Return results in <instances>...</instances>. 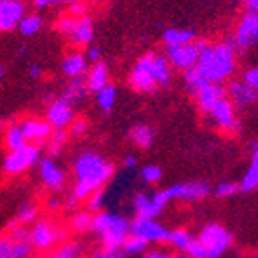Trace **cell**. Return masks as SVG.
Returning a JSON list of instances; mask_svg holds the SVG:
<instances>
[{"instance_id":"cell-1","label":"cell","mask_w":258,"mask_h":258,"mask_svg":"<svg viewBox=\"0 0 258 258\" xmlns=\"http://www.w3.org/2000/svg\"><path fill=\"white\" fill-rule=\"evenodd\" d=\"M74 172V186L71 189V195L65 201V206L76 208L78 203L91 197L94 191L103 189V186L112 179L116 166L103 155L96 152L85 150L78 155L73 164Z\"/></svg>"},{"instance_id":"cell-2","label":"cell","mask_w":258,"mask_h":258,"mask_svg":"<svg viewBox=\"0 0 258 258\" xmlns=\"http://www.w3.org/2000/svg\"><path fill=\"white\" fill-rule=\"evenodd\" d=\"M237 49L233 47L231 42L206 43L195 69L208 82L224 83L228 82L237 69Z\"/></svg>"},{"instance_id":"cell-3","label":"cell","mask_w":258,"mask_h":258,"mask_svg":"<svg viewBox=\"0 0 258 258\" xmlns=\"http://www.w3.org/2000/svg\"><path fill=\"white\" fill-rule=\"evenodd\" d=\"M92 231L98 235L103 251L119 253L123 251V245L132 233V222L112 211H98L92 220Z\"/></svg>"},{"instance_id":"cell-4","label":"cell","mask_w":258,"mask_h":258,"mask_svg":"<svg viewBox=\"0 0 258 258\" xmlns=\"http://www.w3.org/2000/svg\"><path fill=\"white\" fill-rule=\"evenodd\" d=\"M40 148L36 145H26V147L18 148V150H8L4 155V163L2 170L8 177H18L26 173L27 170L40 163Z\"/></svg>"},{"instance_id":"cell-5","label":"cell","mask_w":258,"mask_h":258,"mask_svg":"<svg viewBox=\"0 0 258 258\" xmlns=\"http://www.w3.org/2000/svg\"><path fill=\"white\" fill-rule=\"evenodd\" d=\"M199 240L203 242V245L208 249L210 258H220L226 254L233 245V235L224 228L222 224L211 222L206 224L201 233H199Z\"/></svg>"},{"instance_id":"cell-6","label":"cell","mask_w":258,"mask_h":258,"mask_svg":"<svg viewBox=\"0 0 258 258\" xmlns=\"http://www.w3.org/2000/svg\"><path fill=\"white\" fill-rule=\"evenodd\" d=\"M229 42L233 43V47L237 49V52H247L256 47L258 45V13L245 11V13L238 18Z\"/></svg>"},{"instance_id":"cell-7","label":"cell","mask_w":258,"mask_h":258,"mask_svg":"<svg viewBox=\"0 0 258 258\" xmlns=\"http://www.w3.org/2000/svg\"><path fill=\"white\" fill-rule=\"evenodd\" d=\"M170 195L166 188L154 191V194H136L132 201V208L136 217L139 219H157L170 204Z\"/></svg>"},{"instance_id":"cell-8","label":"cell","mask_w":258,"mask_h":258,"mask_svg":"<svg viewBox=\"0 0 258 258\" xmlns=\"http://www.w3.org/2000/svg\"><path fill=\"white\" fill-rule=\"evenodd\" d=\"M206 43L208 42H204V40H199V42L195 40V42L179 45V47H166V56L173 69L181 71L184 74L197 67L199 60H201V52L206 47Z\"/></svg>"},{"instance_id":"cell-9","label":"cell","mask_w":258,"mask_h":258,"mask_svg":"<svg viewBox=\"0 0 258 258\" xmlns=\"http://www.w3.org/2000/svg\"><path fill=\"white\" fill-rule=\"evenodd\" d=\"M237 110L238 108L235 107V103L226 96V98H222L219 103L215 105V108L210 112L208 117L213 121V125H215L220 132L233 136V134H237L238 128H240V121H238Z\"/></svg>"},{"instance_id":"cell-10","label":"cell","mask_w":258,"mask_h":258,"mask_svg":"<svg viewBox=\"0 0 258 258\" xmlns=\"http://www.w3.org/2000/svg\"><path fill=\"white\" fill-rule=\"evenodd\" d=\"M65 238V231L60 229L56 224H52L51 220H38L33 224V228L29 231V240L33 244L35 249L47 251L52 245H56L58 242H61Z\"/></svg>"},{"instance_id":"cell-11","label":"cell","mask_w":258,"mask_h":258,"mask_svg":"<svg viewBox=\"0 0 258 258\" xmlns=\"http://www.w3.org/2000/svg\"><path fill=\"white\" fill-rule=\"evenodd\" d=\"M166 191L172 201L199 203V201H204L213 189H211V186L206 181H189L170 186V188H166Z\"/></svg>"},{"instance_id":"cell-12","label":"cell","mask_w":258,"mask_h":258,"mask_svg":"<svg viewBox=\"0 0 258 258\" xmlns=\"http://www.w3.org/2000/svg\"><path fill=\"white\" fill-rule=\"evenodd\" d=\"M170 231L166 226L155 219H136L132 220V233L139 235L141 238L148 242V244H168L170 240Z\"/></svg>"},{"instance_id":"cell-13","label":"cell","mask_w":258,"mask_h":258,"mask_svg":"<svg viewBox=\"0 0 258 258\" xmlns=\"http://www.w3.org/2000/svg\"><path fill=\"white\" fill-rule=\"evenodd\" d=\"M26 15L27 6L24 0H0V29L4 33L18 29Z\"/></svg>"},{"instance_id":"cell-14","label":"cell","mask_w":258,"mask_h":258,"mask_svg":"<svg viewBox=\"0 0 258 258\" xmlns=\"http://www.w3.org/2000/svg\"><path fill=\"white\" fill-rule=\"evenodd\" d=\"M36 166H38L40 181H42V184L45 188L52 189V191H61L65 188V172L51 155L49 157H42Z\"/></svg>"},{"instance_id":"cell-15","label":"cell","mask_w":258,"mask_h":258,"mask_svg":"<svg viewBox=\"0 0 258 258\" xmlns=\"http://www.w3.org/2000/svg\"><path fill=\"white\" fill-rule=\"evenodd\" d=\"M45 119L49 121L52 125V128L58 130V128H67L71 126L76 117H74V108L73 103H71L69 99H65L63 96L58 99H54L52 103H49L47 110H45Z\"/></svg>"},{"instance_id":"cell-16","label":"cell","mask_w":258,"mask_h":258,"mask_svg":"<svg viewBox=\"0 0 258 258\" xmlns=\"http://www.w3.org/2000/svg\"><path fill=\"white\" fill-rule=\"evenodd\" d=\"M145 63H147L148 71H150L152 78L155 80L157 87H166L168 83L172 82V63L168 60L166 54H161V52H147V54L141 56Z\"/></svg>"},{"instance_id":"cell-17","label":"cell","mask_w":258,"mask_h":258,"mask_svg":"<svg viewBox=\"0 0 258 258\" xmlns=\"http://www.w3.org/2000/svg\"><path fill=\"white\" fill-rule=\"evenodd\" d=\"M22 126H24L27 141L31 145H36V147L47 145L49 138L54 132L51 123L47 119H40V117H27V119L22 121Z\"/></svg>"},{"instance_id":"cell-18","label":"cell","mask_w":258,"mask_h":258,"mask_svg":"<svg viewBox=\"0 0 258 258\" xmlns=\"http://www.w3.org/2000/svg\"><path fill=\"white\" fill-rule=\"evenodd\" d=\"M226 91H228V98L235 103V107H237L238 110L253 107L258 101V91L247 85L244 80H235V82H231L226 87Z\"/></svg>"},{"instance_id":"cell-19","label":"cell","mask_w":258,"mask_h":258,"mask_svg":"<svg viewBox=\"0 0 258 258\" xmlns=\"http://www.w3.org/2000/svg\"><path fill=\"white\" fill-rule=\"evenodd\" d=\"M228 96V91L222 87V83H206V85L194 96L195 103H197L199 110L210 116V112L215 108V105L220 99Z\"/></svg>"},{"instance_id":"cell-20","label":"cell","mask_w":258,"mask_h":258,"mask_svg":"<svg viewBox=\"0 0 258 258\" xmlns=\"http://www.w3.org/2000/svg\"><path fill=\"white\" fill-rule=\"evenodd\" d=\"M128 83L136 92H143V94H150L157 89V83L155 80L152 78L150 71H148L147 63L143 58H139L136 61V65L132 67L130 71V76H128Z\"/></svg>"},{"instance_id":"cell-21","label":"cell","mask_w":258,"mask_h":258,"mask_svg":"<svg viewBox=\"0 0 258 258\" xmlns=\"http://www.w3.org/2000/svg\"><path fill=\"white\" fill-rule=\"evenodd\" d=\"M89 63L91 61L87 60L85 52L76 49V51H71L63 56V60H61V73L69 80H80V78L87 76V73L91 69Z\"/></svg>"},{"instance_id":"cell-22","label":"cell","mask_w":258,"mask_h":258,"mask_svg":"<svg viewBox=\"0 0 258 258\" xmlns=\"http://www.w3.org/2000/svg\"><path fill=\"white\" fill-rule=\"evenodd\" d=\"M92 38H94V22L87 15V17H82L76 20V26H74L67 42H71L73 47L82 49V47H89Z\"/></svg>"},{"instance_id":"cell-23","label":"cell","mask_w":258,"mask_h":258,"mask_svg":"<svg viewBox=\"0 0 258 258\" xmlns=\"http://www.w3.org/2000/svg\"><path fill=\"white\" fill-rule=\"evenodd\" d=\"M31 240H18L4 235L0 240V258H26L31 253Z\"/></svg>"},{"instance_id":"cell-24","label":"cell","mask_w":258,"mask_h":258,"mask_svg":"<svg viewBox=\"0 0 258 258\" xmlns=\"http://www.w3.org/2000/svg\"><path fill=\"white\" fill-rule=\"evenodd\" d=\"M108 80H110V73H108L107 63L98 61V63H92V67L89 69L85 83H87V87H89V92L98 94L101 89H105V87L110 83Z\"/></svg>"},{"instance_id":"cell-25","label":"cell","mask_w":258,"mask_h":258,"mask_svg":"<svg viewBox=\"0 0 258 258\" xmlns=\"http://www.w3.org/2000/svg\"><path fill=\"white\" fill-rule=\"evenodd\" d=\"M197 40L194 29H182V27H168L163 33V43L164 47H179L186 45Z\"/></svg>"},{"instance_id":"cell-26","label":"cell","mask_w":258,"mask_h":258,"mask_svg":"<svg viewBox=\"0 0 258 258\" xmlns=\"http://www.w3.org/2000/svg\"><path fill=\"white\" fill-rule=\"evenodd\" d=\"M240 188L242 191H253L258 188V141L251 147V159L240 179Z\"/></svg>"},{"instance_id":"cell-27","label":"cell","mask_w":258,"mask_h":258,"mask_svg":"<svg viewBox=\"0 0 258 258\" xmlns=\"http://www.w3.org/2000/svg\"><path fill=\"white\" fill-rule=\"evenodd\" d=\"M4 145L8 150H18V148L29 145L26 138V132H24V126L22 123H9L4 130Z\"/></svg>"},{"instance_id":"cell-28","label":"cell","mask_w":258,"mask_h":258,"mask_svg":"<svg viewBox=\"0 0 258 258\" xmlns=\"http://www.w3.org/2000/svg\"><path fill=\"white\" fill-rule=\"evenodd\" d=\"M130 141L136 145V147L143 148V150H148V148L154 145V139H155V134H154V128L148 125H136L132 126L128 134Z\"/></svg>"},{"instance_id":"cell-29","label":"cell","mask_w":258,"mask_h":258,"mask_svg":"<svg viewBox=\"0 0 258 258\" xmlns=\"http://www.w3.org/2000/svg\"><path fill=\"white\" fill-rule=\"evenodd\" d=\"M43 27V17L40 13H31L26 15L24 20L20 22V26H18V31H20L22 36H26V38H31V36L38 35L40 31Z\"/></svg>"},{"instance_id":"cell-30","label":"cell","mask_w":258,"mask_h":258,"mask_svg":"<svg viewBox=\"0 0 258 258\" xmlns=\"http://www.w3.org/2000/svg\"><path fill=\"white\" fill-rule=\"evenodd\" d=\"M195 237H191V233L184 228H177L170 231V240L168 244L172 245L173 249L179 251V253H186V249L189 247V244L194 242Z\"/></svg>"},{"instance_id":"cell-31","label":"cell","mask_w":258,"mask_h":258,"mask_svg":"<svg viewBox=\"0 0 258 258\" xmlns=\"http://www.w3.org/2000/svg\"><path fill=\"white\" fill-rule=\"evenodd\" d=\"M83 245L76 240H65L61 242L51 254V258H82Z\"/></svg>"},{"instance_id":"cell-32","label":"cell","mask_w":258,"mask_h":258,"mask_svg":"<svg viewBox=\"0 0 258 258\" xmlns=\"http://www.w3.org/2000/svg\"><path fill=\"white\" fill-rule=\"evenodd\" d=\"M87 92H89V87H87V83L80 78V80H73L69 85L65 87V91L61 96H63L65 99H69L71 103L74 105V103H78V101H82L87 96Z\"/></svg>"},{"instance_id":"cell-33","label":"cell","mask_w":258,"mask_h":258,"mask_svg":"<svg viewBox=\"0 0 258 258\" xmlns=\"http://www.w3.org/2000/svg\"><path fill=\"white\" fill-rule=\"evenodd\" d=\"M116 99H117V89L114 85H110V83L96 94V103H98V107L103 112H110L114 108V105H116Z\"/></svg>"},{"instance_id":"cell-34","label":"cell","mask_w":258,"mask_h":258,"mask_svg":"<svg viewBox=\"0 0 258 258\" xmlns=\"http://www.w3.org/2000/svg\"><path fill=\"white\" fill-rule=\"evenodd\" d=\"M92 220H94V215H91V211H76L71 217V229L76 233L92 231Z\"/></svg>"},{"instance_id":"cell-35","label":"cell","mask_w":258,"mask_h":258,"mask_svg":"<svg viewBox=\"0 0 258 258\" xmlns=\"http://www.w3.org/2000/svg\"><path fill=\"white\" fill-rule=\"evenodd\" d=\"M71 136H69V132L67 130H63V128H58V130H54L52 132V136L49 138V141H47V150H49V155H60L61 154V150H63V147L67 145V139H69Z\"/></svg>"},{"instance_id":"cell-36","label":"cell","mask_w":258,"mask_h":258,"mask_svg":"<svg viewBox=\"0 0 258 258\" xmlns=\"http://www.w3.org/2000/svg\"><path fill=\"white\" fill-rule=\"evenodd\" d=\"M145 251H148V242L139 237V235H136V233H130L125 245H123V253L136 256V254H143Z\"/></svg>"},{"instance_id":"cell-37","label":"cell","mask_w":258,"mask_h":258,"mask_svg":"<svg viewBox=\"0 0 258 258\" xmlns=\"http://www.w3.org/2000/svg\"><path fill=\"white\" fill-rule=\"evenodd\" d=\"M38 206L33 203H26L22 204L20 208H18V213H17V220L20 224H24V226H27V224H35L38 222Z\"/></svg>"},{"instance_id":"cell-38","label":"cell","mask_w":258,"mask_h":258,"mask_svg":"<svg viewBox=\"0 0 258 258\" xmlns=\"http://www.w3.org/2000/svg\"><path fill=\"white\" fill-rule=\"evenodd\" d=\"M215 195L219 199H228V197H233V195H237L238 191H242L240 188V182H233V181H224V182H219V184L213 188Z\"/></svg>"},{"instance_id":"cell-39","label":"cell","mask_w":258,"mask_h":258,"mask_svg":"<svg viewBox=\"0 0 258 258\" xmlns=\"http://www.w3.org/2000/svg\"><path fill=\"white\" fill-rule=\"evenodd\" d=\"M141 179L143 182L154 186L157 182H161V179H163V170L159 166H155V164H147V166L141 168Z\"/></svg>"},{"instance_id":"cell-40","label":"cell","mask_w":258,"mask_h":258,"mask_svg":"<svg viewBox=\"0 0 258 258\" xmlns=\"http://www.w3.org/2000/svg\"><path fill=\"white\" fill-rule=\"evenodd\" d=\"M87 201H89V210L98 213V211H103V206L107 204V194H105V189H98Z\"/></svg>"},{"instance_id":"cell-41","label":"cell","mask_w":258,"mask_h":258,"mask_svg":"<svg viewBox=\"0 0 258 258\" xmlns=\"http://www.w3.org/2000/svg\"><path fill=\"white\" fill-rule=\"evenodd\" d=\"M87 130H89V123H87L83 117H76L69 126V136L73 139H80L85 136Z\"/></svg>"},{"instance_id":"cell-42","label":"cell","mask_w":258,"mask_h":258,"mask_svg":"<svg viewBox=\"0 0 258 258\" xmlns=\"http://www.w3.org/2000/svg\"><path fill=\"white\" fill-rule=\"evenodd\" d=\"M242 80L249 87H253V89L258 91V65H253L249 69H245L244 73H242Z\"/></svg>"},{"instance_id":"cell-43","label":"cell","mask_w":258,"mask_h":258,"mask_svg":"<svg viewBox=\"0 0 258 258\" xmlns=\"http://www.w3.org/2000/svg\"><path fill=\"white\" fill-rule=\"evenodd\" d=\"M87 9H89L87 2H74V4L69 6V15H73L76 18L87 17Z\"/></svg>"},{"instance_id":"cell-44","label":"cell","mask_w":258,"mask_h":258,"mask_svg":"<svg viewBox=\"0 0 258 258\" xmlns=\"http://www.w3.org/2000/svg\"><path fill=\"white\" fill-rule=\"evenodd\" d=\"M85 54H87V60L91 61V63H98V61H101V51H99V47H96V45L87 47Z\"/></svg>"},{"instance_id":"cell-45","label":"cell","mask_w":258,"mask_h":258,"mask_svg":"<svg viewBox=\"0 0 258 258\" xmlns=\"http://www.w3.org/2000/svg\"><path fill=\"white\" fill-rule=\"evenodd\" d=\"M141 258H173V254L166 253L163 249H148L141 254Z\"/></svg>"},{"instance_id":"cell-46","label":"cell","mask_w":258,"mask_h":258,"mask_svg":"<svg viewBox=\"0 0 258 258\" xmlns=\"http://www.w3.org/2000/svg\"><path fill=\"white\" fill-rule=\"evenodd\" d=\"M29 2L35 6V9H38V11H42V9H49L51 6H54L52 0H29Z\"/></svg>"},{"instance_id":"cell-47","label":"cell","mask_w":258,"mask_h":258,"mask_svg":"<svg viewBox=\"0 0 258 258\" xmlns=\"http://www.w3.org/2000/svg\"><path fill=\"white\" fill-rule=\"evenodd\" d=\"M242 6H244L245 11L258 13V0H242Z\"/></svg>"},{"instance_id":"cell-48","label":"cell","mask_w":258,"mask_h":258,"mask_svg":"<svg viewBox=\"0 0 258 258\" xmlns=\"http://www.w3.org/2000/svg\"><path fill=\"white\" fill-rule=\"evenodd\" d=\"M123 164H125V168L126 170H134L136 168V164H138V159H136V155H126L125 157V161H123Z\"/></svg>"},{"instance_id":"cell-49","label":"cell","mask_w":258,"mask_h":258,"mask_svg":"<svg viewBox=\"0 0 258 258\" xmlns=\"http://www.w3.org/2000/svg\"><path fill=\"white\" fill-rule=\"evenodd\" d=\"M29 76L33 78V80H38L40 76H42V69H40V65L33 63L29 67Z\"/></svg>"},{"instance_id":"cell-50","label":"cell","mask_w":258,"mask_h":258,"mask_svg":"<svg viewBox=\"0 0 258 258\" xmlns=\"http://www.w3.org/2000/svg\"><path fill=\"white\" fill-rule=\"evenodd\" d=\"M60 199H56V197H49L47 199V204H45V206H47V210H51V211H54V210H58V208H60Z\"/></svg>"},{"instance_id":"cell-51","label":"cell","mask_w":258,"mask_h":258,"mask_svg":"<svg viewBox=\"0 0 258 258\" xmlns=\"http://www.w3.org/2000/svg\"><path fill=\"white\" fill-rule=\"evenodd\" d=\"M54 2V6L58 4H74V2H83V0H52ZM85 2H91V4H98V2H101V0H85Z\"/></svg>"},{"instance_id":"cell-52","label":"cell","mask_w":258,"mask_h":258,"mask_svg":"<svg viewBox=\"0 0 258 258\" xmlns=\"http://www.w3.org/2000/svg\"><path fill=\"white\" fill-rule=\"evenodd\" d=\"M87 258H121V254L119 253H108V251H103V253L92 254V256H87Z\"/></svg>"},{"instance_id":"cell-53","label":"cell","mask_w":258,"mask_h":258,"mask_svg":"<svg viewBox=\"0 0 258 258\" xmlns=\"http://www.w3.org/2000/svg\"><path fill=\"white\" fill-rule=\"evenodd\" d=\"M173 258H189L186 253H179V254H173Z\"/></svg>"},{"instance_id":"cell-54","label":"cell","mask_w":258,"mask_h":258,"mask_svg":"<svg viewBox=\"0 0 258 258\" xmlns=\"http://www.w3.org/2000/svg\"><path fill=\"white\" fill-rule=\"evenodd\" d=\"M253 258H258V251H256V253H254V256Z\"/></svg>"},{"instance_id":"cell-55","label":"cell","mask_w":258,"mask_h":258,"mask_svg":"<svg viewBox=\"0 0 258 258\" xmlns=\"http://www.w3.org/2000/svg\"><path fill=\"white\" fill-rule=\"evenodd\" d=\"M26 258H33V256H26Z\"/></svg>"}]
</instances>
